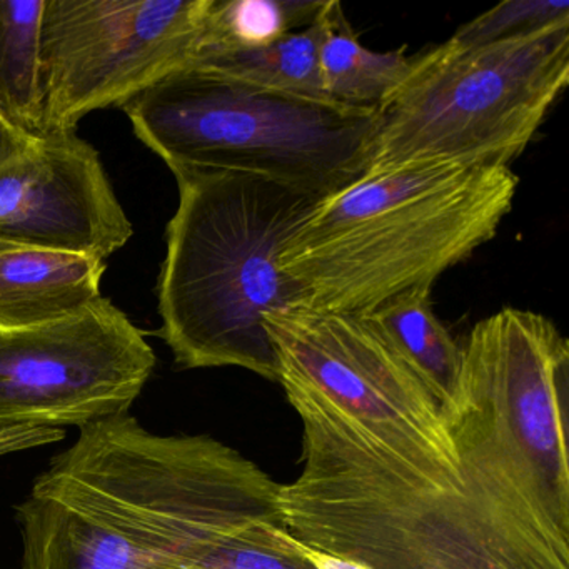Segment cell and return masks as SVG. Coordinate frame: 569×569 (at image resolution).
<instances>
[{"label": "cell", "mask_w": 569, "mask_h": 569, "mask_svg": "<svg viewBox=\"0 0 569 569\" xmlns=\"http://www.w3.org/2000/svg\"><path fill=\"white\" fill-rule=\"evenodd\" d=\"M566 24H569V2L566 0H509L461 26L449 39L472 48L525 38Z\"/></svg>", "instance_id": "19"}, {"label": "cell", "mask_w": 569, "mask_h": 569, "mask_svg": "<svg viewBox=\"0 0 569 569\" xmlns=\"http://www.w3.org/2000/svg\"><path fill=\"white\" fill-rule=\"evenodd\" d=\"M31 492L78 509L154 569L198 568L241 529L282 526L279 482L254 461L208 435H156L129 412L79 429Z\"/></svg>", "instance_id": "4"}, {"label": "cell", "mask_w": 569, "mask_h": 569, "mask_svg": "<svg viewBox=\"0 0 569 569\" xmlns=\"http://www.w3.org/2000/svg\"><path fill=\"white\" fill-rule=\"evenodd\" d=\"M412 58L406 48L376 52L356 38L342 6L332 0L328 32L319 52L322 92L349 108L375 109L405 81Z\"/></svg>", "instance_id": "15"}, {"label": "cell", "mask_w": 569, "mask_h": 569, "mask_svg": "<svg viewBox=\"0 0 569 569\" xmlns=\"http://www.w3.org/2000/svg\"><path fill=\"white\" fill-rule=\"evenodd\" d=\"M332 0H326L315 24L302 31L244 51L219 52L189 61V68L214 72L222 78L266 91L301 98L328 99L322 92L319 52L328 32ZM329 101V99H328Z\"/></svg>", "instance_id": "14"}, {"label": "cell", "mask_w": 569, "mask_h": 569, "mask_svg": "<svg viewBox=\"0 0 569 569\" xmlns=\"http://www.w3.org/2000/svg\"><path fill=\"white\" fill-rule=\"evenodd\" d=\"M278 382H292L328 402L359 431L426 471L459 472L468 465L425 382L369 315L291 306L266 312Z\"/></svg>", "instance_id": "7"}, {"label": "cell", "mask_w": 569, "mask_h": 569, "mask_svg": "<svg viewBox=\"0 0 569 569\" xmlns=\"http://www.w3.org/2000/svg\"><path fill=\"white\" fill-rule=\"evenodd\" d=\"M519 179L509 166L425 162L366 171L326 196L279 252L298 305L369 315L495 238Z\"/></svg>", "instance_id": "2"}, {"label": "cell", "mask_w": 569, "mask_h": 569, "mask_svg": "<svg viewBox=\"0 0 569 569\" xmlns=\"http://www.w3.org/2000/svg\"><path fill=\"white\" fill-rule=\"evenodd\" d=\"M302 425V468L279 485L282 529L362 569H569L488 418L461 472L386 451L312 392L281 382Z\"/></svg>", "instance_id": "1"}, {"label": "cell", "mask_w": 569, "mask_h": 569, "mask_svg": "<svg viewBox=\"0 0 569 569\" xmlns=\"http://www.w3.org/2000/svg\"><path fill=\"white\" fill-rule=\"evenodd\" d=\"M174 178L179 206L158 282L161 338L181 368H242L278 382L264 315L298 305L279 252L322 198L234 172Z\"/></svg>", "instance_id": "3"}, {"label": "cell", "mask_w": 569, "mask_h": 569, "mask_svg": "<svg viewBox=\"0 0 569 569\" xmlns=\"http://www.w3.org/2000/svg\"><path fill=\"white\" fill-rule=\"evenodd\" d=\"M22 536V569H152L124 539L46 496L16 506Z\"/></svg>", "instance_id": "12"}, {"label": "cell", "mask_w": 569, "mask_h": 569, "mask_svg": "<svg viewBox=\"0 0 569 569\" xmlns=\"http://www.w3.org/2000/svg\"><path fill=\"white\" fill-rule=\"evenodd\" d=\"M298 546L319 569H362L359 566L351 565V562L341 561V559L331 558V556L322 555V552L312 551V549L302 546L301 542H298Z\"/></svg>", "instance_id": "21"}, {"label": "cell", "mask_w": 569, "mask_h": 569, "mask_svg": "<svg viewBox=\"0 0 569 569\" xmlns=\"http://www.w3.org/2000/svg\"><path fill=\"white\" fill-rule=\"evenodd\" d=\"M172 174L234 172L326 198L361 178L378 111L176 69L122 106Z\"/></svg>", "instance_id": "5"}, {"label": "cell", "mask_w": 569, "mask_h": 569, "mask_svg": "<svg viewBox=\"0 0 569 569\" xmlns=\"http://www.w3.org/2000/svg\"><path fill=\"white\" fill-rule=\"evenodd\" d=\"M451 421L458 412L465 349L432 309V286L409 289L369 312Z\"/></svg>", "instance_id": "13"}, {"label": "cell", "mask_w": 569, "mask_h": 569, "mask_svg": "<svg viewBox=\"0 0 569 569\" xmlns=\"http://www.w3.org/2000/svg\"><path fill=\"white\" fill-rule=\"evenodd\" d=\"M134 234L99 152L76 131L41 134L0 168V239L111 258Z\"/></svg>", "instance_id": "10"}, {"label": "cell", "mask_w": 569, "mask_h": 569, "mask_svg": "<svg viewBox=\"0 0 569 569\" xmlns=\"http://www.w3.org/2000/svg\"><path fill=\"white\" fill-rule=\"evenodd\" d=\"M212 0H46L42 131H76L186 66Z\"/></svg>", "instance_id": "8"}, {"label": "cell", "mask_w": 569, "mask_h": 569, "mask_svg": "<svg viewBox=\"0 0 569 569\" xmlns=\"http://www.w3.org/2000/svg\"><path fill=\"white\" fill-rule=\"evenodd\" d=\"M38 138L0 114V168L31 151Z\"/></svg>", "instance_id": "20"}, {"label": "cell", "mask_w": 569, "mask_h": 569, "mask_svg": "<svg viewBox=\"0 0 569 569\" xmlns=\"http://www.w3.org/2000/svg\"><path fill=\"white\" fill-rule=\"evenodd\" d=\"M196 569H319L274 522H258L206 551Z\"/></svg>", "instance_id": "18"}, {"label": "cell", "mask_w": 569, "mask_h": 569, "mask_svg": "<svg viewBox=\"0 0 569 569\" xmlns=\"http://www.w3.org/2000/svg\"><path fill=\"white\" fill-rule=\"evenodd\" d=\"M106 261L0 239V331L61 321L101 298Z\"/></svg>", "instance_id": "11"}, {"label": "cell", "mask_w": 569, "mask_h": 569, "mask_svg": "<svg viewBox=\"0 0 569 569\" xmlns=\"http://www.w3.org/2000/svg\"><path fill=\"white\" fill-rule=\"evenodd\" d=\"M325 4L326 0H212L189 61L271 44L315 24Z\"/></svg>", "instance_id": "17"}, {"label": "cell", "mask_w": 569, "mask_h": 569, "mask_svg": "<svg viewBox=\"0 0 569 569\" xmlns=\"http://www.w3.org/2000/svg\"><path fill=\"white\" fill-rule=\"evenodd\" d=\"M144 332L111 299L21 331H0V426L84 428L128 415L154 371Z\"/></svg>", "instance_id": "9"}, {"label": "cell", "mask_w": 569, "mask_h": 569, "mask_svg": "<svg viewBox=\"0 0 569 569\" xmlns=\"http://www.w3.org/2000/svg\"><path fill=\"white\" fill-rule=\"evenodd\" d=\"M6 449H8V439H6V432L0 429V458L6 455Z\"/></svg>", "instance_id": "22"}, {"label": "cell", "mask_w": 569, "mask_h": 569, "mask_svg": "<svg viewBox=\"0 0 569 569\" xmlns=\"http://www.w3.org/2000/svg\"><path fill=\"white\" fill-rule=\"evenodd\" d=\"M569 81V24L416 56L378 108L366 171L425 162L509 166Z\"/></svg>", "instance_id": "6"}, {"label": "cell", "mask_w": 569, "mask_h": 569, "mask_svg": "<svg viewBox=\"0 0 569 569\" xmlns=\"http://www.w3.org/2000/svg\"><path fill=\"white\" fill-rule=\"evenodd\" d=\"M46 0H0V114L42 131L41 22Z\"/></svg>", "instance_id": "16"}]
</instances>
